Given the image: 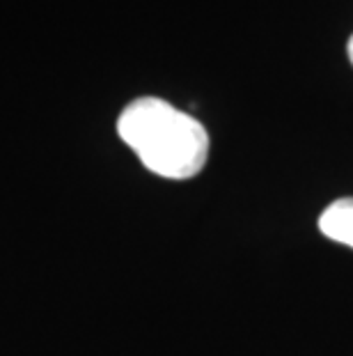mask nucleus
Instances as JSON below:
<instances>
[{"label": "nucleus", "mask_w": 353, "mask_h": 356, "mask_svg": "<svg viewBox=\"0 0 353 356\" xmlns=\"http://www.w3.org/2000/svg\"><path fill=\"white\" fill-rule=\"evenodd\" d=\"M319 230L328 239L353 248V198H340L330 202L319 218Z\"/></svg>", "instance_id": "f03ea898"}, {"label": "nucleus", "mask_w": 353, "mask_h": 356, "mask_svg": "<svg viewBox=\"0 0 353 356\" xmlns=\"http://www.w3.org/2000/svg\"><path fill=\"white\" fill-rule=\"evenodd\" d=\"M349 58H351V65H353V35H351V40H349Z\"/></svg>", "instance_id": "7ed1b4c3"}, {"label": "nucleus", "mask_w": 353, "mask_h": 356, "mask_svg": "<svg viewBox=\"0 0 353 356\" xmlns=\"http://www.w3.org/2000/svg\"><path fill=\"white\" fill-rule=\"evenodd\" d=\"M117 134L147 170L168 179L195 177L209 156L207 129L159 97H140L126 106Z\"/></svg>", "instance_id": "f257e3e1"}]
</instances>
